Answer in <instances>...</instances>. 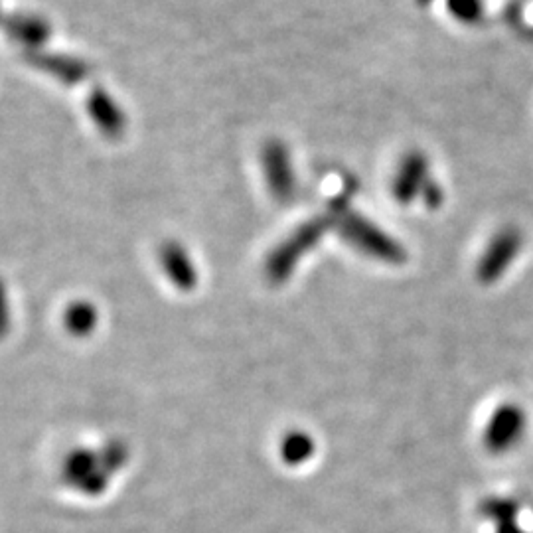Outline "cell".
I'll return each instance as SVG.
<instances>
[{"mask_svg":"<svg viewBox=\"0 0 533 533\" xmlns=\"http://www.w3.org/2000/svg\"><path fill=\"white\" fill-rule=\"evenodd\" d=\"M340 229L348 241H352L366 253H372L387 261L401 257L399 245L387 233H383L376 224H372L360 214H344L340 220Z\"/></svg>","mask_w":533,"mask_h":533,"instance_id":"cell-2","label":"cell"},{"mask_svg":"<svg viewBox=\"0 0 533 533\" xmlns=\"http://www.w3.org/2000/svg\"><path fill=\"white\" fill-rule=\"evenodd\" d=\"M328 228V220L316 218L312 222H306L301 228L297 229L283 245L281 249L275 253L273 261H271V271L273 275H285V271L291 267L293 261L299 259V255L310 249L318 237Z\"/></svg>","mask_w":533,"mask_h":533,"instance_id":"cell-4","label":"cell"},{"mask_svg":"<svg viewBox=\"0 0 533 533\" xmlns=\"http://www.w3.org/2000/svg\"><path fill=\"white\" fill-rule=\"evenodd\" d=\"M164 257V265L168 269V273L182 285H188L194 277L192 273V265H190V259L186 255V251L178 245H168L162 253Z\"/></svg>","mask_w":533,"mask_h":533,"instance_id":"cell-6","label":"cell"},{"mask_svg":"<svg viewBox=\"0 0 533 533\" xmlns=\"http://www.w3.org/2000/svg\"><path fill=\"white\" fill-rule=\"evenodd\" d=\"M93 113L97 117V121L101 123V127L107 131V133H121L123 129V117L121 113L117 111V107L103 95L95 97V103H93Z\"/></svg>","mask_w":533,"mask_h":533,"instance_id":"cell-7","label":"cell"},{"mask_svg":"<svg viewBox=\"0 0 533 533\" xmlns=\"http://www.w3.org/2000/svg\"><path fill=\"white\" fill-rule=\"evenodd\" d=\"M431 208H437L439 204H441V200H443V192H441V188L437 186V184H433V182H429L427 186H425V190H423V196H421Z\"/></svg>","mask_w":533,"mask_h":533,"instance_id":"cell-9","label":"cell"},{"mask_svg":"<svg viewBox=\"0 0 533 533\" xmlns=\"http://www.w3.org/2000/svg\"><path fill=\"white\" fill-rule=\"evenodd\" d=\"M261 166L267 188L277 202H291L297 194V172L283 141H269L261 151Z\"/></svg>","mask_w":533,"mask_h":533,"instance_id":"cell-1","label":"cell"},{"mask_svg":"<svg viewBox=\"0 0 533 533\" xmlns=\"http://www.w3.org/2000/svg\"><path fill=\"white\" fill-rule=\"evenodd\" d=\"M449 12L458 22L472 24L482 16V0H449Z\"/></svg>","mask_w":533,"mask_h":533,"instance_id":"cell-8","label":"cell"},{"mask_svg":"<svg viewBox=\"0 0 533 533\" xmlns=\"http://www.w3.org/2000/svg\"><path fill=\"white\" fill-rule=\"evenodd\" d=\"M520 243H522V237H520V233L516 229L500 231L492 239V243H490V247L486 251L484 265H482L484 275H496V271L506 267L510 263V259L516 255Z\"/></svg>","mask_w":533,"mask_h":533,"instance_id":"cell-5","label":"cell"},{"mask_svg":"<svg viewBox=\"0 0 533 533\" xmlns=\"http://www.w3.org/2000/svg\"><path fill=\"white\" fill-rule=\"evenodd\" d=\"M427 184H429L427 156L419 151L405 154L393 178V198L399 204H411L419 196H423V190Z\"/></svg>","mask_w":533,"mask_h":533,"instance_id":"cell-3","label":"cell"}]
</instances>
